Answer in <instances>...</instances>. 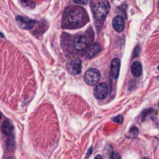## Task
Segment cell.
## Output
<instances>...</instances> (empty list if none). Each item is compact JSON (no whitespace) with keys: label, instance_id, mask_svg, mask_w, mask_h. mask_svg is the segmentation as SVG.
<instances>
[{"label":"cell","instance_id":"1","mask_svg":"<svg viewBox=\"0 0 159 159\" xmlns=\"http://www.w3.org/2000/svg\"><path fill=\"white\" fill-rule=\"evenodd\" d=\"M88 21L85 10L79 6L68 7L64 12L62 26L63 28L76 29L84 25Z\"/></svg>","mask_w":159,"mask_h":159},{"label":"cell","instance_id":"2","mask_svg":"<svg viewBox=\"0 0 159 159\" xmlns=\"http://www.w3.org/2000/svg\"><path fill=\"white\" fill-rule=\"evenodd\" d=\"M90 5L95 21L102 22L109 11V4L107 0H90Z\"/></svg>","mask_w":159,"mask_h":159},{"label":"cell","instance_id":"3","mask_svg":"<svg viewBox=\"0 0 159 159\" xmlns=\"http://www.w3.org/2000/svg\"><path fill=\"white\" fill-rule=\"evenodd\" d=\"M100 73L96 68H89L84 73V80L89 85L96 84L100 79Z\"/></svg>","mask_w":159,"mask_h":159},{"label":"cell","instance_id":"4","mask_svg":"<svg viewBox=\"0 0 159 159\" xmlns=\"http://www.w3.org/2000/svg\"><path fill=\"white\" fill-rule=\"evenodd\" d=\"M90 42L89 37L86 35H81L76 37L73 41V45L77 51H83L86 48Z\"/></svg>","mask_w":159,"mask_h":159},{"label":"cell","instance_id":"5","mask_svg":"<svg viewBox=\"0 0 159 159\" xmlns=\"http://www.w3.org/2000/svg\"><path fill=\"white\" fill-rule=\"evenodd\" d=\"M16 20L19 27L25 30H29L32 29L36 22V21L34 20L20 16H17L16 17Z\"/></svg>","mask_w":159,"mask_h":159},{"label":"cell","instance_id":"6","mask_svg":"<svg viewBox=\"0 0 159 159\" xmlns=\"http://www.w3.org/2000/svg\"><path fill=\"white\" fill-rule=\"evenodd\" d=\"M82 62L80 58H76L71 60L67 65L68 71L73 75H78L81 72Z\"/></svg>","mask_w":159,"mask_h":159},{"label":"cell","instance_id":"7","mask_svg":"<svg viewBox=\"0 0 159 159\" xmlns=\"http://www.w3.org/2000/svg\"><path fill=\"white\" fill-rule=\"evenodd\" d=\"M95 98L98 99H102L105 98L108 94V88L107 84L104 83L97 84L93 91Z\"/></svg>","mask_w":159,"mask_h":159},{"label":"cell","instance_id":"8","mask_svg":"<svg viewBox=\"0 0 159 159\" xmlns=\"http://www.w3.org/2000/svg\"><path fill=\"white\" fill-rule=\"evenodd\" d=\"M112 26L114 30L117 32H122L125 26V21L124 18L120 16H116L112 20Z\"/></svg>","mask_w":159,"mask_h":159},{"label":"cell","instance_id":"9","mask_svg":"<svg viewBox=\"0 0 159 159\" xmlns=\"http://www.w3.org/2000/svg\"><path fill=\"white\" fill-rule=\"evenodd\" d=\"M120 66V62L119 58H116L112 60L111 65V73L114 79H117L119 75V70Z\"/></svg>","mask_w":159,"mask_h":159},{"label":"cell","instance_id":"10","mask_svg":"<svg viewBox=\"0 0 159 159\" xmlns=\"http://www.w3.org/2000/svg\"><path fill=\"white\" fill-rule=\"evenodd\" d=\"M131 72L134 76H140L142 73V65L138 61H134L131 66Z\"/></svg>","mask_w":159,"mask_h":159},{"label":"cell","instance_id":"11","mask_svg":"<svg viewBox=\"0 0 159 159\" xmlns=\"http://www.w3.org/2000/svg\"><path fill=\"white\" fill-rule=\"evenodd\" d=\"M100 50H101V47L98 43H94L93 45H91L87 50L86 54H87L88 58H90L93 57L95 55L99 53Z\"/></svg>","mask_w":159,"mask_h":159},{"label":"cell","instance_id":"12","mask_svg":"<svg viewBox=\"0 0 159 159\" xmlns=\"http://www.w3.org/2000/svg\"><path fill=\"white\" fill-rule=\"evenodd\" d=\"M12 129V127L11 123L9 122V121L8 120L4 121L2 125V130L3 133L6 135H9L11 132Z\"/></svg>","mask_w":159,"mask_h":159},{"label":"cell","instance_id":"13","mask_svg":"<svg viewBox=\"0 0 159 159\" xmlns=\"http://www.w3.org/2000/svg\"><path fill=\"white\" fill-rule=\"evenodd\" d=\"M19 2L22 4V6H23L24 7L27 6V7H34V6H35V4L33 2L30 1L29 0H19Z\"/></svg>","mask_w":159,"mask_h":159},{"label":"cell","instance_id":"14","mask_svg":"<svg viewBox=\"0 0 159 159\" xmlns=\"http://www.w3.org/2000/svg\"><path fill=\"white\" fill-rule=\"evenodd\" d=\"M113 120L117 123H119V124H121L123 121V117L122 116H117L116 117H115L114 118H113Z\"/></svg>","mask_w":159,"mask_h":159},{"label":"cell","instance_id":"15","mask_svg":"<svg viewBox=\"0 0 159 159\" xmlns=\"http://www.w3.org/2000/svg\"><path fill=\"white\" fill-rule=\"evenodd\" d=\"M74 2L80 4V5H86L88 4L89 0H73Z\"/></svg>","mask_w":159,"mask_h":159},{"label":"cell","instance_id":"16","mask_svg":"<svg viewBox=\"0 0 159 159\" xmlns=\"http://www.w3.org/2000/svg\"><path fill=\"white\" fill-rule=\"evenodd\" d=\"M111 158H114V159H116V158H120V155L117 153V152H114L111 154V157H110Z\"/></svg>","mask_w":159,"mask_h":159},{"label":"cell","instance_id":"17","mask_svg":"<svg viewBox=\"0 0 159 159\" xmlns=\"http://www.w3.org/2000/svg\"><path fill=\"white\" fill-rule=\"evenodd\" d=\"M95 158H102V157H101V155H98V156H96Z\"/></svg>","mask_w":159,"mask_h":159},{"label":"cell","instance_id":"18","mask_svg":"<svg viewBox=\"0 0 159 159\" xmlns=\"http://www.w3.org/2000/svg\"><path fill=\"white\" fill-rule=\"evenodd\" d=\"M157 5H158V7L159 8V0H158V3H157Z\"/></svg>","mask_w":159,"mask_h":159},{"label":"cell","instance_id":"19","mask_svg":"<svg viewBox=\"0 0 159 159\" xmlns=\"http://www.w3.org/2000/svg\"><path fill=\"white\" fill-rule=\"evenodd\" d=\"M0 37H3L2 34H1V33H0Z\"/></svg>","mask_w":159,"mask_h":159},{"label":"cell","instance_id":"20","mask_svg":"<svg viewBox=\"0 0 159 159\" xmlns=\"http://www.w3.org/2000/svg\"><path fill=\"white\" fill-rule=\"evenodd\" d=\"M1 119V112H0V119Z\"/></svg>","mask_w":159,"mask_h":159},{"label":"cell","instance_id":"21","mask_svg":"<svg viewBox=\"0 0 159 159\" xmlns=\"http://www.w3.org/2000/svg\"><path fill=\"white\" fill-rule=\"evenodd\" d=\"M158 70H159V66H158Z\"/></svg>","mask_w":159,"mask_h":159},{"label":"cell","instance_id":"22","mask_svg":"<svg viewBox=\"0 0 159 159\" xmlns=\"http://www.w3.org/2000/svg\"><path fill=\"white\" fill-rule=\"evenodd\" d=\"M158 106H159V103H158Z\"/></svg>","mask_w":159,"mask_h":159}]
</instances>
